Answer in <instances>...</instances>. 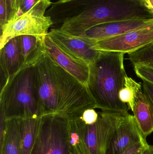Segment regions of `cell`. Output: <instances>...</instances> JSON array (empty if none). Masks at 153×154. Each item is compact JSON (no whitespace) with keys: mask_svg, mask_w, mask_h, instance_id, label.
Wrapping results in <instances>:
<instances>
[{"mask_svg":"<svg viewBox=\"0 0 153 154\" xmlns=\"http://www.w3.org/2000/svg\"><path fill=\"white\" fill-rule=\"evenodd\" d=\"M35 88L42 116L68 120L96 105L87 85L79 81L45 52L34 66Z\"/></svg>","mask_w":153,"mask_h":154,"instance_id":"cell-1","label":"cell"},{"mask_svg":"<svg viewBox=\"0 0 153 154\" xmlns=\"http://www.w3.org/2000/svg\"><path fill=\"white\" fill-rule=\"evenodd\" d=\"M101 51L89 66L87 86L96 103V108L111 113L126 114L129 109L119 97L125 86L127 76L122 52Z\"/></svg>","mask_w":153,"mask_h":154,"instance_id":"cell-2","label":"cell"},{"mask_svg":"<svg viewBox=\"0 0 153 154\" xmlns=\"http://www.w3.org/2000/svg\"><path fill=\"white\" fill-rule=\"evenodd\" d=\"M0 109L6 120L42 116L35 88L34 66L20 70L1 89Z\"/></svg>","mask_w":153,"mask_h":154,"instance_id":"cell-3","label":"cell"},{"mask_svg":"<svg viewBox=\"0 0 153 154\" xmlns=\"http://www.w3.org/2000/svg\"><path fill=\"white\" fill-rule=\"evenodd\" d=\"M68 120L55 115L41 116L31 154H72L68 141Z\"/></svg>","mask_w":153,"mask_h":154,"instance_id":"cell-4","label":"cell"},{"mask_svg":"<svg viewBox=\"0 0 153 154\" xmlns=\"http://www.w3.org/2000/svg\"><path fill=\"white\" fill-rule=\"evenodd\" d=\"M98 120L94 124L86 125L83 122L87 154H106L110 142L117 128L119 119L125 114L103 111L98 112Z\"/></svg>","mask_w":153,"mask_h":154,"instance_id":"cell-5","label":"cell"},{"mask_svg":"<svg viewBox=\"0 0 153 154\" xmlns=\"http://www.w3.org/2000/svg\"><path fill=\"white\" fill-rule=\"evenodd\" d=\"M53 24L51 18L46 15L37 16L29 12L17 15L1 27L0 49L10 40L22 35L45 38Z\"/></svg>","mask_w":153,"mask_h":154,"instance_id":"cell-6","label":"cell"},{"mask_svg":"<svg viewBox=\"0 0 153 154\" xmlns=\"http://www.w3.org/2000/svg\"><path fill=\"white\" fill-rule=\"evenodd\" d=\"M153 42V23L144 28L97 42L93 48L101 51L129 54Z\"/></svg>","mask_w":153,"mask_h":154,"instance_id":"cell-7","label":"cell"},{"mask_svg":"<svg viewBox=\"0 0 153 154\" xmlns=\"http://www.w3.org/2000/svg\"><path fill=\"white\" fill-rule=\"evenodd\" d=\"M141 84L130 77H126L125 85L134 93L133 101L128 108L133 112L138 127L146 138L153 132V102Z\"/></svg>","mask_w":153,"mask_h":154,"instance_id":"cell-8","label":"cell"},{"mask_svg":"<svg viewBox=\"0 0 153 154\" xmlns=\"http://www.w3.org/2000/svg\"><path fill=\"white\" fill-rule=\"evenodd\" d=\"M48 35L63 51L89 66L100 54V51L93 48L94 43L73 36L59 29H51Z\"/></svg>","mask_w":153,"mask_h":154,"instance_id":"cell-9","label":"cell"},{"mask_svg":"<svg viewBox=\"0 0 153 154\" xmlns=\"http://www.w3.org/2000/svg\"><path fill=\"white\" fill-rule=\"evenodd\" d=\"M146 143L135 119L129 113L120 117L106 154H122L135 144Z\"/></svg>","mask_w":153,"mask_h":154,"instance_id":"cell-10","label":"cell"},{"mask_svg":"<svg viewBox=\"0 0 153 154\" xmlns=\"http://www.w3.org/2000/svg\"><path fill=\"white\" fill-rule=\"evenodd\" d=\"M153 23V20H131L111 22L92 27L79 38L95 43L97 42L119 36Z\"/></svg>","mask_w":153,"mask_h":154,"instance_id":"cell-11","label":"cell"},{"mask_svg":"<svg viewBox=\"0 0 153 154\" xmlns=\"http://www.w3.org/2000/svg\"><path fill=\"white\" fill-rule=\"evenodd\" d=\"M44 46L46 52L54 61L79 81L87 85L90 74V67L88 64L63 51L48 34L44 39Z\"/></svg>","mask_w":153,"mask_h":154,"instance_id":"cell-12","label":"cell"},{"mask_svg":"<svg viewBox=\"0 0 153 154\" xmlns=\"http://www.w3.org/2000/svg\"><path fill=\"white\" fill-rule=\"evenodd\" d=\"M0 66L2 88L12 77L23 69L19 37L11 39L0 49Z\"/></svg>","mask_w":153,"mask_h":154,"instance_id":"cell-13","label":"cell"},{"mask_svg":"<svg viewBox=\"0 0 153 154\" xmlns=\"http://www.w3.org/2000/svg\"><path fill=\"white\" fill-rule=\"evenodd\" d=\"M19 37L23 68L34 66L46 52L44 46L45 37L39 38L31 35H22Z\"/></svg>","mask_w":153,"mask_h":154,"instance_id":"cell-14","label":"cell"},{"mask_svg":"<svg viewBox=\"0 0 153 154\" xmlns=\"http://www.w3.org/2000/svg\"><path fill=\"white\" fill-rule=\"evenodd\" d=\"M40 118L28 119H19L22 154H31L38 134Z\"/></svg>","mask_w":153,"mask_h":154,"instance_id":"cell-15","label":"cell"},{"mask_svg":"<svg viewBox=\"0 0 153 154\" xmlns=\"http://www.w3.org/2000/svg\"><path fill=\"white\" fill-rule=\"evenodd\" d=\"M0 154H22L19 119L7 120V129Z\"/></svg>","mask_w":153,"mask_h":154,"instance_id":"cell-16","label":"cell"},{"mask_svg":"<svg viewBox=\"0 0 153 154\" xmlns=\"http://www.w3.org/2000/svg\"><path fill=\"white\" fill-rule=\"evenodd\" d=\"M68 141L72 154H87L84 134V122L80 117L68 120Z\"/></svg>","mask_w":153,"mask_h":154,"instance_id":"cell-17","label":"cell"},{"mask_svg":"<svg viewBox=\"0 0 153 154\" xmlns=\"http://www.w3.org/2000/svg\"><path fill=\"white\" fill-rule=\"evenodd\" d=\"M52 4L51 0H17V16L28 12L37 16H45L47 9Z\"/></svg>","mask_w":153,"mask_h":154,"instance_id":"cell-18","label":"cell"},{"mask_svg":"<svg viewBox=\"0 0 153 154\" xmlns=\"http://www.w3.org/2000/svg\"><path fill=\"white\" fill-rule=\"evenodd\" d=\"M128 55L133 66L142 65L153 69V42Z\"/></svg>","mask_w":153,"mask_h":154,"instance_id":"cell-19","label":"cell"},{"mask_svg":"<svg viewBox=\"0 0 153 154\" xmlns=\"http://www.w3.org/2000/svg\"><path fill=\"white\" fill-rule=\"evenodd\" d=\"M137 75L142 80L147 81L153 83V69L142 65L134 66Z\"/></svg>","mask_w":153,"mask_h":154,"instance_id":"cell-20","label":"cell"},{"mask_svg":"<svg viewBox=\"0 0 153 154\" xmlns=\"http://www.w3.org/2000/svg\"><path fill=\"white\" fill-rule=\"evenodd\" d=\"M98 117V112L94 109H89L83 112L81 118L86 125H92L97 121Z\"/></svg>","mask_w":153,"mask_h":154,"instance_id":"cell-21","label":"cell"},{"mask_svg":"<svg viewBox=\"0 0 153 154\" xmlns=\"http://www.w3.org/2000/svg\"><path fill=\"white\" fill-rule=\"evenodd\" d=\"M119 97L122 102L126 103L128 106L133 101L134 93L129 87L125 85V87L119 91Z\"/></svg>","mask_w":153,"mask_h":154,"instance_id":"cell-22","label":"cell"},{"mask_svg":"<svg viewBox=\"0 0 153 154\" xmlns=\"http://www.w3.org/2000/svg\"><path fill=\"white\" fill-rule=\"evenodd\" d=\"M6 2L7 4V18L8 21L17 15L18 9L17 0H6Z\"/></svg>","mask_w":153,"mask_h":154,"instance_id":"cell-23","label":"cell"},{"mask_svg":"<svg viewBox=\"0 0 153 154\" xmlns=\"http://www.w3.org/2000/svg\"><path fill=\"white\" fill-rule=\"evenodd\" d=\"M7 22L8 18L6 0H0V27L6 24Z\"/></svg>","mask_w":153,"mask_h":154,"instance_id":"cell-24","label":"cell"},{"mask_svg":"<svg viewBox=\"0 0 153 154\" xmlns=\"http://www.w3.org/2000/svg\"><path fill=\"white\" fill-rule=\"evenodd\" d=\"M147 143V142H140L137 143L131 146L128 150H127L125 152L122 154H142L144 146Z\"/></svg>","mask_w":153,"mask_h":154,"instance_id":"cell-25","label":"cell"},{"mask_svg":"<svg viewBox=\"0 0 153 154\" xmlns=\"http://www.w3.org/2000/svg\"><path fill=\"white\" fill-rule=\"evenodd\" d=\"M143 89L149 95L153 102V83L150 82L143 80Z\"/></svg>","mask_w":153,"mask_h":154,"instance_id":"cell-26","label":"cell"},{"mask_svg":"<svg viewBox=\"0 0 153 154\" xmlns=\"http://www.w3.org/2000/svg\"><path fill=\"white\" fill-rule=\"evenodd\" d=\"M142 154H153V146L148 143L145 145Z\"/></svg>","mask_w":153,"mask_h":154,"instance_id":"cell-27","label":"cell"},{"mask_svg":"<svg viewBox=\"0 0 153 154\" xmlns=\"http://www.w3.org/2000/svg\"><path fill=\"white\" fill-rule=\"evenodd\" d=\"M151 1V2H152V4L153 5V0H150Z\"/></svg>","mask_w":153,"mask_h":154,"instance_id":"cell-28","label":"cell"}]
</instances>
